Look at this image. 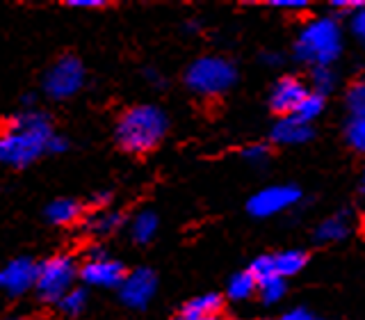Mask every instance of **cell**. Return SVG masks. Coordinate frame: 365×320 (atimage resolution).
Segmentation results:
<instances>
[{
	"label": "cell",
	"mask_w": 365,
	"mask_h": 320,
	"mask_svg": "<svg viewBox=\"0 0 365 320\" xmlns=\"http://www.w3.org/2000/svg\"><path fill=\"white\" fill-rule=\"evenodd\" d=\"M53 137L51 119L39 110H23L11 117L0 135V165L28 167L46 154Z\"/></svg>",
	"instance_id": "cell-1"
},
{
	"label": "cell",
	"mask_w": 365,
	"mask_h": 320,
	"mask_svg": "<svg viewBox=\"0 0 365 320\" xmlns=\"http://www.w3.org/2000/svg\"><path fill=\"white\" fill-rule=\"evenodd\" d=\"M167 129L169 119L163 108L142 103V106H133L121 114L117 129H114V137H117V144L123 151L142 156L153 151L165 140Z\"/></svg>",
	"instance_id": "cell-2"
},
{
	"label": "cell",
	"mask_w": 365,
	"mask_h": 320,
	"mask_svg": "<svg viewBox=\"0 0 365 320\" xmlns=\"http://www.w3.org/2000/svg\"><path fill=\"white\" fill-rule=\"evenodd\" d=\"M342 46L340 28L334 19H317L302 30L294 44L297 60L315 66H329L336 60Z\"/></svg>",
	"instance_id": "cell-3"
},
{
	"label": "cell",
	"mask_w": 365,
	"mask_h": 320,
	"mask_svg": "<svg viewBox=\"0 0 365 320\" xmlns=\"http://www.w3.org/2000/svg\"><path fill=\"white\" fill-rule=\"evenodd\" d=\"M237 69L231 60L217 55H205L194 60L185 71V85L199 96H220L235 85Z\"/></svg>",
	"instance_id": "cell-4"
},
{
	"label": "cell",
	"mask_w": 365,
	"mask_h": 320,
	"mask_svg": "<svg viewBox=\"0 0 365 320\" xmlns=\"http://www.w3.org/2000/svg\"><path fill=\"white\" fill-rule=\"evenodd\" d=\"M78 277V266L71 256H51L43 263H37V279H34V291L39 293L43 302H60L62 297L73 289Z\"/></svg>",
	"instance_id": "cell-5"
},
{
	"label": "cell",
	"mask_w": 365,
	"mask_h": 320,
	"mask_svg": "<svg viewBox=\"0 0 365 320\" xmlns=\"http://www.w3.org/2000/svg\"><path fill=\"white\" fill-rule=\"evenodd\" d=\"M85 85V66L76 55L60 57L43 76V91L55 101L76 96Z\"/></svg>",
	"instance_id": "cell-6"
},
{
	"label": "cell",
	"mask_w": 365,
	"mask_h": 320,
	"mask_svg": "<svg viewBox=\"0 0 365 320\" xmlns=\"http://www.w3.org/2000/svg\"><path fill=\"white\" fill-rule=\"evenodd\" d=\"M78 274L87 286H98V289H119L123 277H125V268H123V263L110 259L106 254V249H94L91 251V259L78 270Z\"/></svg>",
	"instance_id": "cell-7"
},
{
	"label": "cell",
	"mask_w": 365,
	"mask_h": 320,
	"mask_svg": "<svg viewBox=\"0 0 365 320\" xmlns=\"http://www.w3.org/2000/svg\"><path fill=\"white\" fill-rule=\"evenodd\" d=\"M158 291V277L151 268H137L125 272V277L119 286V297L125 306L130 309H146Z\"/></svg>",
	"instance_id": "cell-8"
},
{
	"label": "cell",
	"mask_w": 365,
	"mask_h": 320,
	"mask_svg": "<svg viewBox=\"0 0 365 320\" xmlns=\"http://www.w3.org/2000/svg\"><path fill=\"white\" fill-rule=\"evenodd\" d=\"M302 199V190L297 186H272L256 192L254 197L249 199L247 211L254 217H269L277 215L285 209H290L297 201Z\"/></svg>",
	"instance_id": "cell-9"
},
{
	"label": "cell",
	"mask_w": 365,
	"mask_h": 320,
	"mask_svg": "<svg viewBox=\"0 0 365 320\" xmlns=\"http://www.w3.org/2000/svg\"><path fill=\"white\" fill-rule=\"evenodd\" d=\"M308 91H311V89H308L299 78L283 76L272 87L269 108H272L274 114H279V117H292L294 110L299 108V103L306 99Z\"/></svg>",
	"instance_id": "cell-10"
},
{
	"label": "cell",
	"mask_w": 365,
	"mask_h": 320,
	"mask_svg": "<svg viewBox=\"0 0 365 320\" xmlns=\"http://www.w3.org/2000/svg\"><path fill=\"white\" fill-rule=\"evenodd\" d=\"M34 279H37V263L26 256H19L0 268V291L7 295L28 293L34 289Z\"/></svg>",
	"instance_id": "cell-11"
},
{
	"label": "cell",
	"mask_w": 365,
	"mask_h": 320,
	"mask_svg": "<svg viewBox=\"0 0 365 320\" xmlns=\"http://www.w3.org/2000/svg\"><path fill=\"white\" fill-rule=\"evenodd\" d=\"M313 137L311 124H304L297 117H281L272 129V140L277 144H304Z\"/></svg>",
	"instance_id": "cell-12"
},
{
	"label": "cell",
	"mask_w": 365,
	"mask_h": 320,
	"mask_svg": "<svg viewBox=\"0 0 365 320\" xmlns=\"http://www.w3.org/2000/svg\"><path fill=\"white\" fill-rule=\"evenodd\" d=\"M224 309V297L217 293H205L199 297H192V300L182 306V318L187 320H197V318H210V316H220Z\"/></svg>",
	"instance_id": "cell-13"
},
{
	"label": "cell",
	"mask_w": 365,
	"mask_h": 320,
	"mask_svg": "<svg viewBox=\"0 0 365 320\" xmlns=\"http://www.w3.org/2000/svg\"><path fill=\"white\" fill-rule=\"evenodd\" d=\"M272 263H274V272H277L281 279H285L306 268L308 254L304 249H285V251H279V254H272Z\"/></svg>",
	"instance_id": "cell-14"
},
{
	"label": "cell",
	"mask_w": 365,
	"mask_h": 320,
	"mask_svg": "<svg viewBox=\"0 0 365 320\" xmlns=\"http://www.w3.org/2000/svg\"><path fill=\"white\" fill-rule=\"evenodd\" d=\"M80 204L76 199H55L48 204V209H46V217H48V222L53 224H60V226H66V224H73L78 217H80Z\"/></svg>",
	"instance_id": "cell-15"
},
{
	"label": "cell",
	"mask_w": 365,
	"mask_h": 320,
	"mask_svg": "<svg viewBox=\"0 0 365 320\" xmlns=\"http://www.w3.org/2000/svg\"><path fill=\"white\" fill-rule=\"evenodd\" d=\"M155 231H158V215L155 213L142 211L140 215L133 217V222H130V236H133L135 243H140V245L151 243Z\"/></svg>",
	"instance_id": "cell-16"
},
{
	"label": "cell",
	"mask_w": 365,
	"mask_h": 320,
	"mask_svg": "<svg viewBox=\"0 0 365 320\" xmlns=\"http://www.w3.org/2000/svg\"><path fill=\"white\" fill-rule=\"evenodd\" d=\"M347 234H349V222L345 220V213H340L329 217V220H324L317 226L315 240L317 243H336V240H342Z\"/></svg>",
	"instance_id": "cell-17"
},
{
	"label": "cell",
	"mask_w": 365,
	"mask_h": 320,
	"mask_svg": "<svg viewBox=\"0 0 365 320\" xmlns=\"http://www.w3.org/2000/svg\"><path fill=\"white\" fill-rule=\"evenodd\" d=\"M258 293V284L254 279V274H251L249 270H242L231 277V281H228V297L235 302H242V300H249L251 295Z\"/></svg>",
	"instance_id": "cell-18"
},
{
	"label": "cell",
	"mask_w": 365,
	"mask_h": 320,
	"mask_svg": "<svg viewBox=\"0 0 365 320\" xmlns=\"http://www.w3.org/2000/svg\"><path fill=\"white\" fill-rule=\"evenodd\" d=\"M121 222H123L121 213H117V211H98L96 215L89 217L87 229H89V231L98 234V236H108L112 231H117V229L121 226Z\"/></svg>",
	"instance_id": "cell-19"
},
{
	"label": "cell",
	"mask_w": 365,
	"mask_h": 320,
	"mask_svg": "<svg viewBox=\"0 0 365 320\" xmlns=\"http://www.w3.org/2000/svg\"><path fill=\"white\" fill-rule=\"evenodd\" d=\"M324 110V96L322 94H315V91H308L306 99L299 103V108L294 110L292 117H297L304 124H311L315 117H319Z\"/></svg>",
	"instance_id": "cell-20"
},
{
	"label": "cell",
	"mask_w": 365,
	"mask_h": 320,
	"mask_svg": "<svg viewBox=\"0 0 365 320\" xmlns=\"http://www.w3.org/2000/svg\"><path fill=\"white\" fill-rule=\"evenodd\" d=\"M87 291L85 289H73L68 291L60 302H57V306H60V311L66 314V316H80L87 309Z\"/></svg>",
	"instance_id": "cell-21"
},
{
	"label": "cell",
	"mask_w": 365,
	"mask_h": 320,
	"mask_svg": "<svg viewBox=\"0 0 365 320\" xmlns=\"http://www.w3.org/2000/svg\"><path fill=\"white\" fill-rule=\"evenodd\" d=\"M258 295L265 304H277L285 295V279L281 277H269L258 281Z\"/></svg>",
	"instance_id": "cell-22"
},
{
	"label": "cell",
	"mask_w": 365,
	"mask_h": 320,
	"mask_svg": "<svg viewBox=\"0 0 365 320\" xmlns=\"http://www.w3.org/2000/svg\"><path fill=\"white\" fill-rule=\"evenodd\" d=\"M347 144L365 156V117H349L347 129H345Z\"/></svg>",
	"instance_id": "cell-23"
},
{
	"label": "cell",
	"mask_w": 365,
	"mask_h": 320,
	"mask_svg": "<svg viewBox=\"0 0 365 320\" xmlns=\"http://www.w3.org/2000/svg\"><path fill=\"white\" fill-rule=\"evenodd\" d=\"M347 108L351 117H365V78L351 83L347 91Z\"/></svg>",
	"instance_id": "cell-24"
},
{
	"label": "cell",
	"mask_w": 365,
	"mask_h": 320,
	"mask_svg": "<svg viewBox=\"0 0 365 320\" xmlns=\"http://www.w3.org/2000/svg\"><path fill=\"white\" fill-rule=\"evenodd\" d=\"M336 85V76L334 71H329V66H315L313 69V87H315V94H322L327 96L331 89Z\"/></svg>",
	"instance_id": "cell-25"
},
{
	"label": "cell",
	"mask_w": 365,
	"mask_h": 320,
	"mask_svg": "<svg viewBox=\"0 0 365 320\" xmlns=\"http://www.w3.org/2000/svg\"><path fill=\"white\" fill-rule=\"evenodd\" d=\"M249 272L254 274L256 284L262 281V279H269V277H279L277 272H274V263H272V254H265V256H258L254 263L249 266Z\"/></svg>",
	"instance_id": "cell-26"
},
{
	"label": "cell",
	"mask_w": 365,
	"mask_h": 320,
	"mask_svg": "<svg viewBox=\"0 0 365 320\" xmlns=\"http://www.w3.org/2000/svg\"><path fill=\"white\" fill-rule=\"evenodd\" d=\"M269 146L267 144H249L247 149H242V158L247 160V163H254V165H260L265 163V160L269 158Z\"/></svg>",
	"instance_id": "cell-27"
},
{
	"label": "cell",
	"mask_w": 365,
	"mask_h": 320,
	"mask_svg": "<svg viewBox=\"0 0 365 320\" xmlns=\"http://www.w3.org/2000/svg\"><path fill=\"white\" fill-rule=\"evenodd\" d=\"M351 32L356 34V39L365 46V7L351 14Z\"/></svg>",
	"instance_id": "cell-28"
},
{
	"label": "cell",
	"mask_w": 365,
	"mask_h": 320,
	"mask_svg": "<svg viewBox=\"0 0 365 320\" xmlns=\"http://www.w3.org/2000/svg\"><path fill=\"white\" fill-rule=\"evenodd\" d=\"M279 320H322L319 316H315L313 311H308V309H292V311H288V314H283Z\"/></svg>",
	"instance_id": "cell-29"
},
{
	"label": "cell",
	"mask_w": 365,
	"mask_h": 320,
	"mask_svg": "<svg viewBox=\"0 0 365 320\" xmlns=\"http://www.w3.org/2000/svg\"><path fill=\"white\" fill-rule=\"evenodd\" d=\"M269 7L274 9H308V3H304V0H272V3H267Z\"/></svg>",
	"instance_id": "cell-30"
},
{
	"label": "cell",
	"mask_w": 365,
	"mask_h": 320,
	"mask_svg": "<svg viewBox=\"0 0 365 320\" xmlns=\"http://www.w3.org/2000/svg\"><path fill=\"white\" fill-rule=\"evenodd\" d=\"M66 5L73 7V9H101V7H106L103 0H68Z\"/></svg>",
	"instance_id": "cell-31"
},
{
	"label": "cell",
	"mask_w": 365,
	"mask_h": 320,
	"mask_svg": "<svg viewBox=\"0 0 365 320\" xmlns=\"http://www.w3.org/2000/svg\"><path fill=\"white\" fill-rule=\"evenodd\" d=\"M66 149H68V142L64 140V137L53 133V137L48 140V146H46V151H48V154H62V151H66Z\"/></svg>",
	"instance_id": "cell-32"
},
{
	"label": "cell",
	"mask_w": 365,
	"mask_h": 320,
	"mask_svg": "<svg viewBox=\"0 0 365 320\" xmlns=\"http://www.w3.org/2000/svg\"><path fill=\"white\" fill-rule=\"evenodd\" d=\"M146 78H148V80H151V83H153V85H158V83H160V85H165V80H163V76H160L158 71H146Z\"/></svg>",
	"instance_id": "cell-33"
},
{
	"label": "cell",
	"mask_w": 365,
	"mask_h": 320,
	"mask_svg": "<svg viewBox=\"0 0 365 320\" xmlns=\"http://www.w3.org/2000/svg\"><path fill=\"white\" fill-rule=\"evenodd\" d=\"M262 62H267V64H281V55L267 53V55H262Z\"/></svg>",
	"instance_id": "cell-34"
},
{
	"label": "cell",
	"mask_w": 365,
	"mask_h": 320,
	"mask_svg": "<svg viewBox=\"0 0 365 320\" xmlns=\"http://www.w3.org/2000/svg\"><path fill=\"white\" fill-rule=\"evenodd\" d=\"M110 201V194H96V204H108Z\"/></svg>",
	"instance_id": "cell-35"
},
{
	"label": "cell",
	"mask_w": 365,
	"mask_h": 320,
	"mask_svg": "<svg viewBox=\"0 0 365 320\" xmlns=\"http://www.w3.org/2000/svg\"><path fill=\"white\" fill-rule=\"evenodd\" d=\"M361 192H365V169H363V176H361Z\"/></svg>",
	"instance_id": "cell-36"
},
{
	"label": "cell",
	"mask_w": 365,
	"mask_h": 320,
	"mask_svg": "<svg viewBox=\"0 0 365 320\" xmlns=\"http://www.w3.org/2000/svg\"><path fill=\"white\" fill-rule=\"evenodd\" d=\"M187 320V318H185ZM197 320H220V316H210V318H197Z\"/></svg>",
	"instance_id": "cell-37"
},
{
	"label": "cell",
	"mask_w": 365,
	"mask_h": 320,
	"mask_svg": "<svg viewBox=\"0 0 365 320\" xmlns=\"http://www.w3.org/2000/svg\"><path fill=\"white\" fill-rule=\"evenodd\" d=\"M11 320H30V318H11Z\"/></svg>",
	"instance_id": "cell-38"
}]
</instances>
